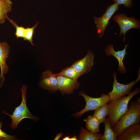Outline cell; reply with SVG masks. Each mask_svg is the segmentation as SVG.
Returning a JSON list of instances; mask_svg holds the SVG:
<instances>
[{"label": "cell", "mask_w": 140, "mask_h": 140, "mask_svg": "<svg viewBox=\"0 0 140 140\" xmlns=\"http://www.w3.org/2000/svg\"><path fill=\"white\" fill-rule=\"evenodd\" d=\"M140 92V88L136 87L129 95H124L108 103L109 111L107 118L113 127L128 110V104L131 99Z\"/></svg>", "instance_id": "6da1fadb"}, {"label": "cell", "mask_w": 140, "mask_h": 140, "mask_svg": "<svg viewBox=\"0 0 140 140\" xmlns=\"http://www.w3.org/2000/svg\"><path fill=\"white\" fill-rule=\"evenodd\" d=\"M128 110L113 127L117 137L126 128L140 122V99L138 97L128 106Z\"/></svg>", "instance_id": "7a4b0ae2"}, {"label": "cell", "mask_w": 140, "mask_h": 140, "mask_svg": "<svg viewBox=\"0 0 140 140\" xmlns=\"http://www.w3.org/2000/svg\"><path fill=\"white\" fill-rule=\"evenodd\" d=\"M27 87L25 85L22 86L21 89L22 93V99L21 103L16 107L12 114H9L4 110L2 113L10 117L12 122L10 126L12 129H15L18 127V124L23 119L28 118L36 121L38 118L33 115L28 109L26 105V93Z\"/></svg>", "instance_id": "3957f363"}, {"label": "cell", "mask_w": 140, "mask_h": 140, "mask_svg": "<svg viewBox=\"0 0 140 140\" xmlns=\"http://www.w3.org/2000/svg\"><path fill=\"white\" fill-rule=\"evenodd\" d=\"M79 94L84 98L86 104L83 109L74 114V116L77 117H81L88 111L94 110L110 101L108 95L104 93H102L101 96L98 97H90L83 91H80Z\"/></svg>", "instance_id": "277c9868"}, {"label": "cell", "mask_w": 140, "mask_h": 140, "mask_svg": "<svg viewBox=\"0 0 140 140\" xmlns=\"http://www.w3.org/2000/svg\"><path fill=\"white\" fill-rule=\"evenodd\" d=\"M140 70L139 71L138 76L135 81L127 84H124L118 82L117 80L116 73L114 72L113 74L114 82L112 90L108 94L110 101L114 100L124 95L129 94L132 92V87L139 81L140 79Z\"/></svg>", "instance_id": "5b68a950"}, {"label": "cell", "mask_w": 140, "mask_h": 140, "mask_svg": "<svg viewBox=\"0 0 140 140\" xmlns=\"http://www.w3.org/2000/svg\"><path fill=\"white\" fill-rule=\"evenodd\" d=\"M113 19L118 24L120 29L119 36L120 37L124 34L122 40L126 41L125 35L127 32L130 30L136 28L139 29L140 23L139 21L134 17H128L124 13L117 14L114 16Z\"/></svg>", "instance_id": "8992f818"}, {"label": "cell", "mask_w": 140, "mask_h": 140, "mask_svg": "<svg viewBox=\"0 0 140 140\" xmlns=\"http://www.w3.org/2000/svg\"><path fill=\"white\" fill-rule=\"evenodd\" d=\"M119 5L115 3L109 5L106 11L101 17L94 16L93 18L97 29V32L99 37H102L107 26L109 21L114 13L119 9Z\"/></svg>", "instance_id": "52a82bcc"}, {"label": "cell", "mask_w": 140, "mask_h": 140, "mask_svg": "<svg viewBox=\"0 0 140 140\" xmlns=\"http://www.w3.org/2000/svg\"><path fill=\"white\" fill-rule=\"evenodd\" d=\"M94 54L89 50L85 57L74 62L71 66L81 76L91 70L94 64Z\"/></svg>", "instance_id": "ba28073f"}, {"label": "cell", "mask_w": 140, "mask_h": 140, "mask_svg": "<svg viewBox=\"0 0 140 140\" xmlns=\"http://www.w3.org/2000/svg\"><path fill=\"white\" fill-rule=\"evenodd\" d=\"M9 52V45L5 42H0V89L5 79L4 74L8 70V67L6 62Z\"/></svg>", "instance_id": "9c48e42d"}, {"label": "cell", "mask_w": 140, "mask_h": 140, "mask_svg": "<svg viewBox=\"0 0 140 140\" xmlns=\"http://www.w3.org/2000/svg\"><path fill=\"white\" fill-rule=\"evenodd\" d=\"M56 76L58 81V90L62 94L71 93L79 87V83L77 80L62 76Z\"/></svg>", "instance_id": "30bf717a"}, {"label": "cell", "mask_w": 140, "mask_h": 140, "mask_svg": "<svg viewBox=\"0 0 140 140\" xmlns=\"http://www.w3.org/2000/svg\"><path fill=\"white\" fill-rule=\"evenodd\" d=\"M128 45V44L125 45L124 48L122 50L116 51L114 49L113 45L110 44L107 45L105 49L106 55L109 56L112 55L118 60V71L122 73H125L127 71L126 68L123 64V60L127 53L126 49Z\"/></svg>", "instance_id": "8fae6325"}, {"label": "cell", "mask_w": 140, "mask_h": 140, "mask_svg": "<svg viewBox=\"0 0 140 140\" xmlns=\"http://www.w3.org/2000/svg\"><path fill=\"white\" fill-rule=\"evenodd\" d=\"M40 83L43 88L49 90H58V81L57 76L50 70H47L42 74Z\"/></svg>", "instance_id": "7c38bea8"}, {"label": "cell", "mask_w": 140, "mask_h": 140, "mask_svg": "<svg viewBox=\"0 0 140 140\" xmlns=\"http://www.w3.org/2000/svg\"><path fill=\"white\" fill-rule=\"evenodd\" d=\"M140 124H132L124 129L116 140H140Z\"/></svg>", "instance_id": "4fadbf2b"}, {"label": "cell", "mask_w": 140, "mask_h": 140, "mask_svg": "<svg viewBox=\"0 0 140 140\" xmlns=\"http://www.w3.org/2000/svg\"><path fill=\"white\" fill-rule=\"evenodd\" d=\"M12 4L11 0H0V24L5 22L7 13L12 11Z\"/></svg>", "instance_id": "5bb4252c"}, {"label": "cell", "mask_w": 140, "mask_h": 140, "mask_svg": "<svg viewBox=\"0 0 140 140\" xmlns=\"http://www.w3.org/2000/svg\"><path fill=\"white\" fill-rule=\"evenodd\" d=\"M103 134L89 131L81 127L79 137L80 140H101Z\"/></svg>", "instance_id": "9a60e30c"}, {"label": "cell", "mask_w": 140, "mask_h": 140, "mask_svg": "<svg viewBox=\"0 0 140 140\" xmlns=\"http://www.w3.org/2000/svg\"><path fill=\"white\" fill-rule=\"evenodd\" d=\"M84 120L86 128L88 130L94 133L100 132L99 128L101 124L96 118L90 115Z\"/></svg>", "instance_id": "2e32d148"}, {"label": "cell", "mask_w": 140, "mask_h": 140, "mask_svg": "<svg viewBox=\"0 0 140 140\" xmlns=\"http://www.w3.org/2000/svg\"><path fill=\"white\" fill-rule=\"evenodd\" d=\"M104 131L101 140H116L117 137L107 118L105 120Z\"/></svg>", "instance_id": "e0dca14e"}, {"label": "cell", "mask_w": 140, "mask_h": 140, "mask_svg": "<svg viewBox=\"0 0 140 140\" xmlns=\"http://www.w3.org/2000/svg\"><path fill=\"white\" fill-rule=\"evenodd\" d=\"M109 111V107L108 103L94 110L93 116L96 118L101 124L104 123L106 117Z\"/></svg>", "instance_id": "ac0fdd59"}, {"label": "cell", "mask_w": 140, "mask_h": 140, "mask_svg": "<svg viewBox=\"0 0 140 140\" xmlns=\"http://www.w3.org/2000/svg\"><path fill=\"white\" fill-rule=\"evenodd\" d=\"M55 75L63 76L77 80L81 76L71 66L63 69L59 73L55 74Z\"/></svg>", "instance_id": "d6986e66"}, {"label": "cell", "mask_w": 140, "mask_h": 140, "mask_svg": "<svg viewBox=\"0 0 140 140\" xmlns=\"http://www.w3.org/2000/svg\"><path fill=\"white\" fill-rule=\"evenodd\" d=\"M6 19H7L12 25L15 27L16 31L15 35L17 38H23L25 32L26 28L22 26H18L15 22L10 18L8 16L7 17Z\"/></svg>", "instance_id": "ffe728a7"}, {"label": "cell", "mask_w": 140, "mask_h": 140, "mask_svg": "<svg viewBox=\"0 0 140 140\" xmlns=\"http://www.w3.org/2000/svg\"><path fill=\"white\" fill-rule=\"evenodd\" d=\"M39 23L37 22L35 25L31 27H28L26 28L25 32L23 39L24 40L29 41L33 45V37L35 29L37 27V26Z\"/></svg>", "instance_id": "44dd1931"}, {"label": "cell", "mask_w": 140, "mask_h": 140, "mask_svg": "<svg viewBox=\"0 0 140 140\" xmlns=\"http://www.w3.org/2000/svg\"><path fill=\"white\" fill-rule=\"evenodd\" d=\"M2 122L0 121V140H17L15 135H11L8 134L2 130Z\"/></svg>", "instance_id": "7402d4cb"}, {"label": "cell", "mask_w": 140, "mask_h": 140, "mask_svg": "<svg viewBox=\"0 0 140 140\" xmlns=\"http://www.w3.org/2000/svg\"><path fill=\"white\" fill-rule=\"evenodd\" d=\"M119 5L123 4L127 8H130L133 5L132 0H112Z\"/></svg>", "instance_id": "603a6c76"}, {"label": "cell", "mask_w": 140, "mask_h": 140, "mask_svg": "<svg viewBox=\"0 0 140 140\" xmlns=\"http://www.w3.org/2000/svg\"><path fill=\"white\" fill-rule=\"evenodd\" d=\"M62 134L61 133H59L56 136H55V138H54V140H58L60 138H61L62 136Z\"/></svg>", "instance_id": "cb8c5ba5"}, {"label": "cell", "mask_w": 140, "mask_h": 140, "mask_svg": "<svg viewBox=\"0 0 140 140\" xmlns=\"http://www.w3.org/2000/svg\"><path fill=\"white\" fill-rule=\"evenodd\" d=\"M63 140H70V138L68 136L65 137L62 139Z\"/></svg>", "instance_id": "d4e9b609"}, {"label": "cell", "mask_w": 140, "mask_h": 140, "mask_svg": "<svg viewBox=\"0 0 140 140\" xmlns=\"http://www.w3.org/2000/svg\"><path fill=\"white\" fill-rule=\"evenodd\" d=\"M77 137L75 136H74L70 138V140H77Z\"/></svg>", "instance_id": "484cf974"}]
</instances>
